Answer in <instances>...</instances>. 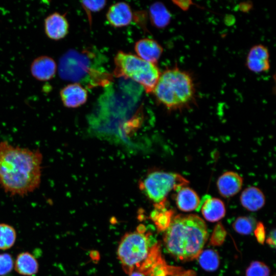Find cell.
<instances>
[{
  "label": "cell",
  "instance_id": "obj_23",
  "mask_svg": "<svg viewBox=\"0 0 276 276\" xmlns=\"http://www.w3.org/2000/svg\"><path fill=\"white\" fill-rule=\"evenodd\" d=\"M16 237L14 228L7 224H0V249L5 250L11 247Z\"/></svg>",
  "mask_w": 276,
  "mask_h": 276
},
{
  "label": "cell",
  "instance_id": "obj_5",
  "mask_svg": "<svg viewBox=\"0 0 276 276\" xmlns=\"http://www.w3.org/2000/svg\"><path fill=\"white\" fill-rule=\"evenodd\" d=\"M114 63L115 77L130 79L140 84L147 93L153 92L161 74L156 64L122 51L116 55Z\"/></svg>",
  "mask_w": 276,
  "mask_h": 276
},
{
  "label": "cell",
  "instance_id": "obj_13",
  "mask_svg": "<svg viewBox=\"0 0 276 276\" xmlns=\"http://www.w3.org/2000/svg\"><path fill=\"white\" fill-rule=\"evenodd\" d=\"M199 210L203 218L212 222L221 220L226 213L224 202L219 198L208 195L204 196L201 200Z\"/></svg>",
  "mask_w": 276,
  "mask_h": 276
},
{
  "label": "cell",
  "instance_id": "obj_10",
  "mask_svg": "<svg viewBox=\"0 0 276 276\" xmlns=\"http://www.w3.org/2000/svg\"><path fill=\"white\" fill-rule=\"evenodd\" d=\"M246 65L249 70L256 73L268 71L270 68L269 53L267 47L262 44L253 46L247 54Z\"/></svg>",
  "mask_w": 276,
  "mask_h": 276
},
{
  "label": "cell",
  "instance_id": "obj_26",
  "mask_svg": "<svg viewBox=\"0 0 276 276\" xmlns=\"http://www.w3.org/2000/svg\"><path fill=\"white\" fill-rule=\"evenodd\" d=\"M106 1H80L83 9L89 17L90 12H96L102 10L106 5Z\"/></svg>",
  "mask_w": 276,
  "mask_h": 276
},
{
  "label": "cell",
  "instance_id": "obj_29",
  "mask_svg": "<svg viewBox=\"0 0 276 276\" xmlns=\"http://www.w3.org/2000/svg\"><path fill=\"white\" fill-rule=\"evenodd\" d=\"M254 231L258 242L263 244L265 239V229L263 224L261 222L257 223Z\"/></svg>",
  "mask_w": 276,
  "mask_h": 276
},
{
  "label": "cell",
  "instance_id": "obj_18",
  "mask_svg": "<svg viewBox=\"0 0 276 276\" xmlns=\"http://www.w3.org/2000/svg\"><path fill=\"white\" fill-rule=\"evenodd\" d=\"M182 270L180 267L168 265L162 255L147 268L140 271L145 276H175Z\"/></svg>",
  "mask_w": 276,
  "mask_h": 276
},
{
  "label": "cell",
  "instance_id": "obj_21",
  "mask_svg": "<svg viewBox=\"0 0 276 276\" xmlns=\"http://www.w3.org/2000/svg\"><path fill=\"white\" fill-rule=\"evenodd\" d=\"M155 204V209L152 212L151 218L154 221L159 231H166L173 217V211L165 209V201Z\"/></svg>",
  "mask_w": 276,
  "mask_h": 276
},
{
  "label": "cell",
  "instance_id": "obj_17",
  "mask_svg": "<svg viewBox=\"0 0 276 276\" xmlns=\"http://www.w3.org/2000/svg\"><path fill=\"white\" fill-rule=\"evenodd\" d=\"M265 201L263 192L254 186L245 188L240 197V201L243 207L251 212L257 211L262 209L265 205Z\"/></svg>",
  "mask_w": 276,
  "mask_h": 276
},
{
  "label": "cell",
  "instance_id": "obj_31",
  "mask_svg": "<svg viewBox=\"0 0 276 276\" xmlns=\"http://www.w3.org/2000/svg\"><path fill=\"white\" fill-rule=\"evenodd\" d=\"M175 276H196V273L195 271L193 270L183 269Z\"/></svg>",
  "mask_w": 276,
  "mask_h": 276
},
{
  "label": "cell",
  "instance_id": "obj_16",
  "mask_svg": "<svg viewBox=\"0 0 276 276\" xmlns=\"http://www.w3.org/2000/svg\"><path fill=\"white\" fill-rule=\"evenodd\" d=\"M176 195V204L184 212L199 211L201 200L196 192L187 186L179 189Z\"/></svg>",
  "mask_w": 276,
  "mask_h": 276
},
{
  "label": "cell",
  "instance_id": "obj_1",
  "mask_svg": "<svg viewBox=\"0 0 276 276\" xmlns=\"http://www.w3.org/2000/svg\"><path fill=\"white\" fill-rule=\"evenodd\" d=\"M43 155L39 149L0 142V187L10 196H25L41 184Z\"/></svg>",
  "mask_w": 276,
  "mask_h": 276
},
{
  "label": "cell",
  "instance_id": "obj_12",
  "mask_svg": "<svg viewBox=\"0 0 276 276\" xmlns=\"http://www.w3.org/2000/svg\"><path fill=\"white\" fill-rule=\"evenodd\" d=\"M243 178L238 173L228 171L222 174L216 182L219 194L224 198H229L238 193L243 186Z\"/></svg>",
  "mask_w": 276,
  "mask_h": 276
},
{
  "label": "cell",
  "instance_id": "obj_3",
  "mask_svg": "<svg viewBox=\"0 0 276 276\" xmlns=\"http://www.w3.org/2000/svg\"><path fill=\"white\" fill-rule=\"evenodd\" d=\"M95 53L88 50L71 51L62 60L63 77L87 88L108 85L112 80V75L105 69Z\"/></svg>",
  "mask_w": 276,
  "mask_h": 276
},
{
  "label": "cell",
  "instance_id": "obj_8",
  "mask_svg": "<svg viewBox=\"0 0 276 276\" xmlns=\"http://www.w3.org/2000/svg\"><path fill=\"white\" fill-rule=\"evenodd\" d=\"M69 24L65 15L55 12L44 19V31L46 36L53 40H59L68 34Z\"/></svg>",
  "mask_w": 276,
  "mask_h": 276
},
{
  "label": "cell",
  "instance_id": "obj_22",
  "mask_svg": "<svg viewBox=\"0 0 276 276\" xmlns=\"http://www.w3.org/2000/svg\"><path fill=\"white\" fill-rule=\"evenodd\" d=\"M201 268L208 271L217 269L219 265L218 252L212 249L202 250L197 258Z\"/></svg>",
  "mask_w": 276,
  "mask_h": 276
},
{
  "label": "cell",
  "instance_id": "obj_20",
  "mask_svg": "<svg viewBox=\"0 0 276 276\" xmlns=\"http://www.w3.org/2000/svg\"><path fill=\"white\" fill-rule=\"evenodd\" d=\"M15 268L19 274L30 276L37 272L38 264L32 255L28 252H22L17 257Z\"/></svg>",
  "mask_w": 276,
  "mask_h": 276
},
{
  "label": "cell",
  "instance_id": "obj_24",
  "mask_svg": "<svg viewBox=\"0 0 276 276\" xmlns=\"http://www.w3.org/2000/svg\"><path fill=\"white\" fill-rule=\"evenodd\" d=\"M255 220L251 217L240 216L238 217L233 224L234 230L241 235H249L256 227Z\"/></svg>",
  "mask_w": 276,
  "mask_h": 276
},
{
  "label": "cell",
  "instance_id": "obj_9",
  "mask_svg": "<svg viewBox=\"0 0 276 276\" xmlns=\"http://www.w3.org/2000/svg\"><path fill=\"white\" fill-rule=\"evenodd\" d=\"M57 65L50 56L42 55L35 58L30 65L32 76L40 81H49L56 75Z\"/></svg>",
  "mask_w": 276,
  "mask_h": 276
},
{
  "label": "cell",
  "instance_id": "obj_19",
  "mask_svg": "<svg viewBox=\"0 0 276 276\" xmlns=\"http://www.w3.org/2000/svg\"><path fill=\"white\" fill-rule=\"evenodd\" d=\"M149 14L152 25L158 29H163L168 26L171 18L170 12L160 2H155L150 5Z\"/></svg>",
  "mask_w": 276,
  "mask_h": 276
},
{
  "label": "cell",
  "instance_id": "obj_14",
  "mask_svg": "<svg viewBox=\"0 0 276 276\" xmlns=\"http://www.w3.org/2000/svg\"><path fill=\"white\" fill-rule=\"evenodd\" d=\"M109 24L115 28L129 25L133 19V13L130 6L125 2H118L111 5L106 14Z\"/></svg>",
  "mask_w": 276,
  "mask_h": 276
},
{
  "label": "cell",
  "instance_id": "obj_30",
  "mask_svg": "<svg viewBox=\"0 0 276 276\" xmlns=\"http://www.w3.org/2000/svg\"><path fill=\"white\" fill-rule=\"evenodd\" d=\"M275 229L274 228L272 229L266 240L267 244L271 247L274 248L275 247Z\"/></svg>",
  "mask_w": 276,
  "mask_h": 276
},
{
  "label": "cell",
  "instance_id": "obj_27",
  "mask_svg": "<svg viewBox=\"0 0 276 276\" xmlns=\"http://www.w3.org/2000/svg\"><path fill=\"white\" fill-rule=\"evenodd\" d=\"M226 231L221 223H218L215 226L213 232L210 243L214 246L221 245L225 238Z\"/></svg>",
  "mask_w": 276,
  "mask_h": 276
},
{
  "label": "cell",
  "instance_id": "obj_11",
  "mask_svg": "<svg viewBox=\"0 0 276 276\" xmlns=\"http://www.w3.org/2000/svg\"><path fill=\"white\" fill-rule=\"evenodd\" d=\"M60 97L64 106L77 108L84 104L87 99V91L81 84L74 82L64 86L60 90Z\"/></svg>",
  "mask_w": 276,
  "mask_h": 276
},
{
  "label": "cell",
  "instance_id": "obj_33",
  "mask_svg": "<svg viewBox=\"0 0 276 276\" xmlns=\"http://www.w3.org/2000/svg\"><path fill=\"white\" fill-rule=\"evenodd\" d=\"M274 276H275V275H274Z\"/></svg>",
  "mask_w": 276,
  "mask_h": 276
},
{
  "label": "cell",
  "instance_id": "obj_7",
  "mask_svg": "<svg viewBox=\"0 0 276 276\" xmlns=\"http://www.w3.org/2000/svg\"><path fill=\"white\" fill-rule=\"evenodd\" d=\"M189 182L178 173L154 171L149 173L140 181L139 187L149 199L157 204L165 201L171 191H177Z\"/></svg>",
  "mask_w": 276,
  "mask_h": 276
},
{
  "label": "cell",
  "instance_id": "obj_28",
  "mask_svg": "<svg viewBox=\"0 0 276 276\" xmlns=\"http://www.w3.org/2000/svg\"><path fill=\"white\" fill-rule=\"evenodd\" d=\"M13 267V260L8 254H0V275L10 272Z\"/></svg>",
  "mask_w": 276,
  "mask_h": 276
},
{
  "label": "cell",
  "instance_id": "obj_6",
  "mask_svg": "<svg viewBox=\"0 0 276 276\" xmlns=\"http://www.w3.org/2000/svg\"><path fill=\"white\" fill-rule=\"evenodd\" d=\"M151 234L143 225L136 231L126 234L119 244L117 255L122 266L129 274L138 269L148 256L152 245Z\"/></svg>",
  "mask_w": 276,
  "mask_h": 276
},
{
  "label": "cell",
  "instance_id": "obj_4",
  "mask_svg": "<svg viewBox=\"0 0 276 276\" xmlns=\"http://www.w3.org/2000/svg\"><path fill=\"white\" fill-rule=\"evenodd\" d=\"M153 93L166 108L176 110L190 106L194 102L196 89L191 74L176 66L160 74Z\"/></svg>",
  "mask_w": 276,
  "mask_h": 276
},
{
  "label": "cell",
  "instance_id": "obj_25",
  "mask_svg": "<svg viewBox=\"0 0 276 276\" xmlns=\"http://www.w3.org/2000/svg\"><path fill=\"white\" fill-rule=\"evenodd\" d=\"M269 268L264 263L253 261L246 270V276H269Z\"/></svg>",
  "mask_w": 276,
  "mask_h": 276
},
{
  "label": "cell",
  "instance_id": "obj_32",
  "mask_svg": "<svg viewBox=\"0 0 276 276\" xmlns=\"http://www.w3.org/2000/svg\"><path fill=\"white\" fill-rule=\"evenodd\" d=\"M128 275L129 276H145L143 273L138 270H134Z\"/></svg>",
  "mask_w": 276,
  "mask_h": 276
},
{
  "label": "cell",
  "instance_id": "obj_2",
  "mask_svg": "<svg viewBox=\"0 0 276 276\" xmlns=\"http://www.w3.org/2000/svg\"><path fill=\"white\" fill-rule=\"evenodd\" d=\"M204 220L196 214H179L172 217L166 229L164 242L168 252L181 262L197 258L208 240Z\"/></svg>",
  "mask_w": 276,
  "mask_h": 276
},
{
  "label": "cell",
  "instance_id": "obj_15",
  "mask_svg": "<svg viewBox=\"0 0 276 276\" xmlns=\"http://www.w3.org/2000/svg\"><path fill=\"white\" fill-rule=\"evenodd\" d=\"M134 50L139 57L155 64L163 52L162 47L156 41L150 38H143L136 41Z\"/></svg>",
  "mask_w": 276,
  "mask_h": 276
}]
</instances>
